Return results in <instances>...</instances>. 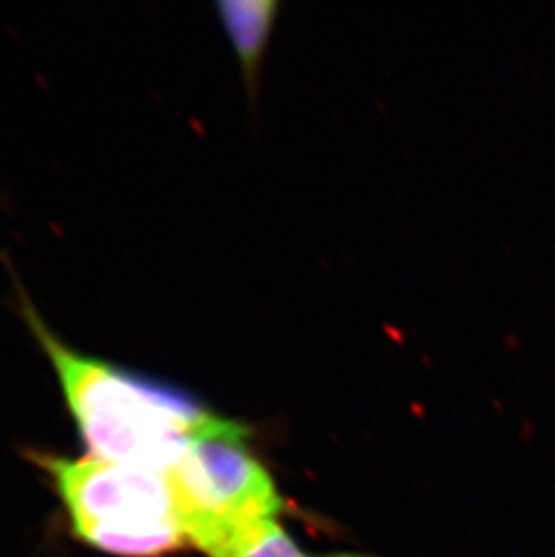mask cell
<instances>
[{"label": "cell", "instance_id": "5", "mask_svg": "<svg viewBox=\"0 0 555 557\" xmlns=\"http://www.w3.org/2000/svg\"><path fill=\"white\" fill-rule=\"evenodd\" d=\"M215 557H312L294 542L278 520L266 521L231 543Z\"/></svg>", "mask_w": 555, "mask_h": 557}, {"label": "cell", "instance_id": "3", "mask_svg": "<svg viewBox=\"0 0 555 557\" xmlns=\"http://www.w3.org/2000/svg\"><path fill=\"white\" fill-rule=\"evenodd\" d=\"M247 435L238 422L221 417L168 471L186 543L206 557L278 520L285 507L268 468L247 447Z\"/></svg>", "mask_w": 555, "mask_h": 557}, {"label": "cell", "instance_id": "4", "mask_svg": "<svg viewBox=\"0 0 555 557\" xmlns=\"http://www.w3.org/2000/svg\"><path fill=\"white\" fill-rule=\"evenodd\" d=\"M274 2H224L222 18L240 57L247 78L257 73L263 44L274 18Z\"/></svg>", "mask_w": 555, "mask_h": 557}, {"label": "cell", "instance_id": "2", "mask_svg": "<svg viewBox=\"0 0 555 557\" xmlns=\"http://www.w3.org/2000/svg\"><path fill=\"white\" fill-rule=\"evenodd\" d=\"M79 542L118 557H161L188 547L168 473L101 458L44 455Z\"/></svg>", "mask_w": 555, "mask_h": 557}, {"label": "cell", "instance_id": "1", "mask_svg": "<svg viewBox=\"0 0 555 557\" xmlns=\"http://www.w3.org/2000/svg\"><path fill=\"white\" fill-rule=\"evenodd\" d=\"M21 310L90 457L168 473L189 442L219 421L181 389L71 347L26 295Z\"/></svg>", "mask_w": 555, "mask_h": 557}]
</instances>
